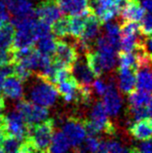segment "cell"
Instances as JSON below:
<instances>
[{
	"label": "cell",
	"mask_w": 152,
	"mask_h": 153,
	"mask_svg": "<svg viewBox=\"0 0 152 153\" xmlns=\"http://www.w3.org/2000/svg\"><path fill=\"white\" fill-rule=\"evenodd\" d=\"M22 140L11 136H5L0 142V152H19Z\"/></svg>",
	"instance_id": "23"
},
{
	"label": "cell",
	"mask_w": 152,
	"mask_h": 153,
	"mask_svg": "<svg viewBox=\"0 0 152 153\" xmlns=\"http://www.w3.org/2000/svg\"><path fill=\"white\" fill-rule=\"evenodd\" d=\"M145 108H146L147 116H149V117H152V97L150 98L148 103L145 105Z\"/></svg>",
	"instance_id": "35"
},
{
	"label": "cell",
	"mask_w": 152,
	"mask_h": 153,
	"mask_svg": "<svg viewBox=\"0 0 152 153\" xmlns=\"http://www.w3.org/2000/svg\"><path fill=\"white\" fill-rule=\"evenodd\" d=\"M5 108H6L5 100H4L3 97L0 96V117L3 115V112H4V111H5Z\"/></svg>",
	"instance_id": "36"
},
{
	"label": "cell",
	"mask_w": 152,
	"mask_h": 153,
	"mask_svg": "<svg viewBox=\"0 0 152 153\" xmlns=\"http://www.w3.org/2000/svg\"><path fill=\"white\" fill-rule=\"evenodd\" d=\"M130 135L137 140H152V117L145 116L139 120H136L129 128Z\"/></svg>",
	"instance_id": "12"
},
{
	"label": "cell",
	"mask_w": 152,
	"mask_h": 153,
	"mask_svg": "<svg viewBox=\"0 0 152 153\" xmlns=\"http://www.w3.org/2000/svg\"><path fill=\"white\" fill-rule=\"evenodd\" d=\"M82 123L86 135L88 136L98 137L100 134L113 136L116 132V129L110 119L101 101H97L93 105L89 118L82 119Z\"/></svg>",
	"instance_id": "1"
},
{
	"label": "cell",
	"mask_w": 152,
	"mask_h": 153,
	"mask_svg": "<svg viewBox=\"0 0 152 153\" xmlns=\"http://www.w3.org/2000/svg\"><path fill=\"white\" fill-rule=\"evenodd\" d=\"M79 58V52L76 46L57 40L55 51L53 54V60L60 66L72 69L74 63Z\"/></svg>",
	"instance_id": "7"
},
{
	"label": "cell",
	"mask_w": 152,
	"mask_h": 153,
	"mask_svg": "<svg viewBox=\"0 0 152 153\" xmlns=\"http://www.w3.org/2000/svg\"><path fill=\"white\" fill-rule=\"evenodd\" d=\"M15 37V27L13 23L6 22L0 25V50H11Z\"/></svg>",
	"instance_id": "16"
},
{
	"label": "cell",
	"mask_w": 152,
	"mask_h": 153,
	"mask_svg": "<svg viewBox=\"0 0 152 153\" xmlns=\"http://www.w3.org/2000/svg\"><path fill=\"white\" fill-rule=\"evenodd\" d=\"M71 146L69 142H68L65 135L63 132L58 131L54 133L51 139V143L49 148V152H66L70 150Z\"/></svg>",
	"instance_id": "18"
},
{
	"label": "cell",
	"mask_w": 152,
	"mask_h": 153,
	"mask_svg": "<svg viewBox=\"0 0 152 153\" xmlns=\"http://www.w3.org/2000/svg\"><path fill=\"white\" fill-rule=\"evenodd\" d=\"M72 74L74 78L82 85H91L93 80L96 79L93 73L87 66L85 60L78 58L72 67Z\"/></svg>",
	"instance_id": "15"
},
{
	"label": "cell",
	"mask_w": 152,
	"mask_h": 153,
	"mask_svg": "<svg viewBox=\"0 0 152 153\" xmlns=\"http://www.w3.org/2000/svg\"><path fill=\"white\" fill-rule=\"evenodd\" d=\"M10 14L7 9V1H0V25L8 22Z\"/></svg>",
	"instance_id": "30"
},
{
	"label": "cell",
	"mask_w": 152,
	"mask_h": 153,
	"mask_svg": "<svg viewBox=\"0 0 152 153\" xmlns=\"http://www.w3.org/2000/svg\"><path fill=\"white\" fill-rule=\"evenodd\" d=\"M13 75L22 80V82H27L32 76V70L23 66L21 63H13Z\"/></svg>",
	"instance_id": "26"
},
{
	"label": "cell",
	"mask_w": 152,
	"mask_h": 153,
	"mask_svg": "<svg viewBox=\"0 0 152 153\" xmlns=\"http://www.w3.org/2000/svg\"><path fill=\"white\" fill-rule=\"evenodd\" d=\"M38 79L39 82L34 83L29 90L30 101L45 108L53 107L58 97L56 88L53 83L41 79L40 78H38Z\"/></svg>",
	"instance_id": "3"
},
{
	"label": "cell",
	"mask_w": 152,
	"mask_h": 153,
	"mask_svg": "<svg viewBox=\"0 0 152 153\" xmlns=\"http://www.w3.org/2000/svg\"><path fill=\"white\" fill-rule=\"evenodd\" d=\"M4 79H5V76H4L1 73H0V93H1V91H2V85H3Z\"/></svg>",
	"instance_id": "37"
},
{
	"label": "cell",
	"mask_w": 152,
	"mask_h": 153,
	"mask_svg": "<svg viewBox=\"0 0 152 153\" xmlns=\"http://www.w3.org/2000/svg\"><path fill=\"white\" fill-rule=\"evenodd\" d=\"M2 92L5 97L12 100H21L23 97L22 82L14 75H10L4 79Z\"/></svg>",
	"instance_id": "14"
},
{
	"label": "cell",
	"mask_w": 152,
	"mask_h": 153,
	"mask_svg": "<svg viewBox=\"0 0 152 153\" xmlns=\"http://www.w3.org/2000/svg\"><path fill=\"white\" fill-rule=\"evenodd\" d=\"M100 140L96 136H88L85 139L83 143L79 146L77 151H90V152H98L99 146H100Z\"/></svg>",
	"instance_id": "24"
},
{
	"label": "cell",
	"mask_w": 152,
	"mask_h": 153,
	"mask_svg": "<svg viewBox=\"0 0 152 153\" xmlns=\"http://www.w3.org/2000/svg\"><path fill=\"white\" fill-rule=\"evenodd\" d=\"M139 31L143 36L152 35V14H145L139 23Z\"/></svg>",
	"instance_id": "27"
},
{
	"label": "cell",
	"mask_w": 152,
	"mask_h": 153,
	"mask_svg": "<svg viewBox=\"0 0 152 153\" xmlns=\"http://www.w3.org/2000/svg\"><path fill=\"white\" fill-rule=\"evenodd\" d=\"M92 90L99 96H103L107 91V83L104 80L100 79L99 78H96L93 82H92Z\"/></svg>",
	"instance_id": "29"
},
{
	"label": "cell",
	"mask_w": 152,
	"mask_h": 153,
	"mask_svg": "<svg viewBox=\"0 0 152 153\" xmlns=\"http://www.w3.org/2000/svg\"><path fill=\"white\" fill-rule=\"evenodd\" d=\"M35 17L51 25L62 17V12L56 0H42L34 9Z\"/></svg>",
	"instance_id": "9"
},
{
	"label": "cell",
	"mask_w": 152,
	"mask_h": 153,
	"mask_svg": "<svg viewBox=\"0 0 152 153\" xmlns=\"http://www.w3.org/2000/svg\"><path fill=\"white\" fill-rule=\"evenodd\" d=\"M137 152H145V153H152V140L142 142L138 147H136Z\"/></svg>",
	"instance_id": "32"
},
{
	"label": "cell",
	"mask_w": 152,
	"mask_h": 153,
	"mask_svg": "<svg viewBox=\"0 0 152 153\" xmlns=\"http://www.w3.org/2000/svg\"><path fill=\"white\" fill-rule=\"evenodd\" d=\"M37 41V51L43 54L53 57V54L55 51V47H56V37H53V36L49 34L45 36V37L40 38Z\"/></svg>",
	"instance_id": "19"
},
{
	"label": "cell",
	"mask_w": 152,
	"mask_h": 153,
	"mask_svg": "<svg viewBox=\"0 0 152 153\" xmlns=\"http://www.w3.org/2000/svg\"><path fill=\"white\" fill-rule=\"evenodd\" d=\"M12 64V55L11 51L0 50V67Z\"/></svg>",
	"instance_id": "31"
},
{
	"label": "cell",
	"mask_w": 152,
	"mask_h": 153,
	"mask_svg": "<svg viewBox=\"0 0 152 153\" xmlns=\"http://www.w3.org/2000/svg\"><path fill=\"white\" fill-rule=\"evenodd\" d=\"M151 95L142 89H134L128 94V102L130 107H143L148 103Z\"/></svg>",
	"instance_id": "20"
},
{
	"label": "cell",
	"mask_w": 152,
	"mask_h": 153,
	"mask_svg": "<svg viewBox=\"0 0 152 153\" xmlns=\"http://www.w3.org/2000/svg\"><path fill=\"white\" fill-rule=\"evenodd\" d=\"M115 1H116L117 3H120V4H122V2L124 1V0H115Z\"/></svg>",
	"instance_id": "38"
},
{
	"label": "cell",
	"mask_w": 152,
	"mask_h": 153,
	"mask_svg": "<svg viewBox=\"0 0 152 153\" xmlns=\"http://www.w3.org/2000/svg\"><path fill=\"white\" fill-rule=\"evenodd\" d=\"M15 108L22 114L27 125H33V124L41 122L47 119L50 114L49 110L47 108L23 99L19 100V102L16 105Z\"/></svg>",
	"instance_id": "6"
},
{
	"label": "cell",
	"mask_w": 152,
	"mask_h": 153,
	"mask_svg": "<svg viewBox=\"0 0 152 153\" xmlns=\"http://www.w3.org/2000/svg\"><path fill=\"white\" fill-rule=\"evenodd\" d=\"M62 13L69 16H87L93 13L89 0H56Z\"/></svg>",
	"instance_id": "11"
},
{
	"label": "cell",
	"mask_w": 152,
	"mask_h": 153,
	"mask_svg": "<svg viewBox=\"0 0 152 153\" xmlns=\"http://www.w3.org/2000/svg\"><path fill=\"white\" fill-rule=\"evenodd\" d=\"M99 152H132V148L124 147L117 140H100Z\"/></svg>",
	"instance_id": "21"
},
{
	"label": "cell",
	"mask_w": 152,
	"mask_h": 153,
	"mask_svg": "<svg viewBox=\"0 0 152 153\" xmlns=\"http://www.w3.org/2000/svg\"><path fill=\"white\" fill-rule=\"evenodd\" d=\"M54 119H45L43 121L28 125V138L36 149V152H49L51 139L54 134Z\"/></svg>",
	"instance_id": "2"
},
{
	"label": "cell",
	"mask_w": 152,
	"mask_h": 153,
	"mask_svg": "<svg viewBox=\"0 0 152 153\" xmlns=\"http://www.w3.org/2000/svg\"><path fill=\"white\" fill-rule=\"evenodd\" d=\"M129 115L132 118V120H139L142 117L147 116L145 106L143 107H130L129 106Z\"/></svg>",
	"instance_id": "28"
},
{
	"label": "cell",
	"mask_w": 152,
	"mask_h": 153,
	"mask_svg": "<svg viewBox=\"0 0 152 153\" xmlns=\"http://www.w3.org/2000/svg\"><path fill=\"white\" fill-rule=\"evenodd\" d=\"M50 31L57 38H65L69 36V27H68V17H60L56 22L51 25Z\"/></svg>",
	"instance_id": "22"
},
{
	"label": "cell",
	"mask_w": 152,
	"mask_h": 153,
	"mask_svg": "<svg viewBox=\"0 0 152 153\" xmlns=\"http://www.w3.org/2000/svg\"><path fill=\"white\" fill-rule=\"evenodd\" d=\"M3 129L6 136L14 137L19 140H24L28 134V125L22 114L16 108L3 116Z\"/></svg>",
	"instance_id": "5"
},
{
	"label": "cell",
	"mask_w": 152,
	"mask_h": 153,
	"mask_svg": "<svg viewBox=\"0 0 152 153\" xmlns=\"http://www.w3.org/2000/svg\"><path fill=\"white\" fill-rule=\"evenodd\" d=\"M103 105L107 114L110 116H116L122 108V98L118 92L117 84L115 79L111 78L107 83V91L103 95Z\"/></svg>",
	"instance_id": "8"
},
{
	"label": "cell",
	"mask_w": 152,
	"mask_h": 153,
	"mask_svg": "<svg viewBox=\"0 0 152 153\" xmlns=\"http://www.w3.org/2000/svg\"><path fill=\"white\" fill-rule=\"evenodd\" d=\"M32 31H33V36L35 38V41H37L40 38L45 37V36L49 35L50 33V25L49 23L39 19V21H35Z\"/></svg>",
	"instance_id": "25"
},
{
	"label": "cell",
	"mask_w": 152,
	"mask_h": 153,
	"mask_svg": "<svg viewBox=\"0 0 152 153\" xmlns=\"http://www.w3.org/2000/svg\"><path fill=\"white\" fill-rule=\"evenodd\" d=\"M142 47L146 53H152V35L146 36L145 40H142Z\"/></svg>",
	"instance_id": "33"
},
{
	"label": "cell",
	"mask_w": 152,
	"mask_h": 153,
	"mask_svg": "<svg viewBox=\"0 0 152 153\" xmlns=\"http://www.w3.org/2000/svg\"><path fill=\"white\" fill-rule=\"evenodd\" d=\"M142 5L145 8V10L152 14V0H143Z\"/></svg>",
	"instance_id": "34"
},
{
	"label": "cell",
	"mask_w": 152,
	"mask_h": 153,
	"mask_svg": "<svg viewBox=\"0 0 152 153\" xmlns=\"http://www.w3.org/2000/svg\"><path fill=\"white\" fill-rule=\"evenodd\" d=\"M145 14V8L139 0H124L119 12L121 19L124 22H139Z\"/></svg>",
	"instance_id": "10"
},
{
	"label": "cell",
	"mask_w": 152,
	"mask_h": 153,
	"mask_svg": "<svg viewBox=\"0 0 152 153\" xmlns=\"http://www.w3.org/2000/svg\"><path fill=\"white\" fill-rule=\"evenodd\" d=\"M86 16H70L68 17V27H69V36L79 40L82 35L85 28Z\"/></svg>",
	"instance_id": "17"
},
{
	"label": "cell",
	"mask_w": 152,
	"mask_h": 153,
	"mask_svg": "<svg viewBox=\"0 0 152 153\" xmlns=\"http://www.w3.org/2000/svg\"><path fill=\"white\" fill-rule=\"evenodd\" d=\"M62 132L75 151L78 150L79 146L86 138V132L83 127L82 119L76 115H72L66 118L62 126Z\"/></svg>",
	"instance_id": "4"
},
{
	"label": "cell",
	"mask_w": 152,
	"mask_h": 153,
	"mask_svg": "<svg viewBox=\"0 0 152 153\" xmlns=\"http://www.w3.org/2000/svg\"><path fill=\"white\" fill-rule=\"evenodd\" d=\"M136 71L133 68H117V88L121 93L128 95L136 87Z\"/></svg>",
	"instance_id": "13"
}]
</instances>
